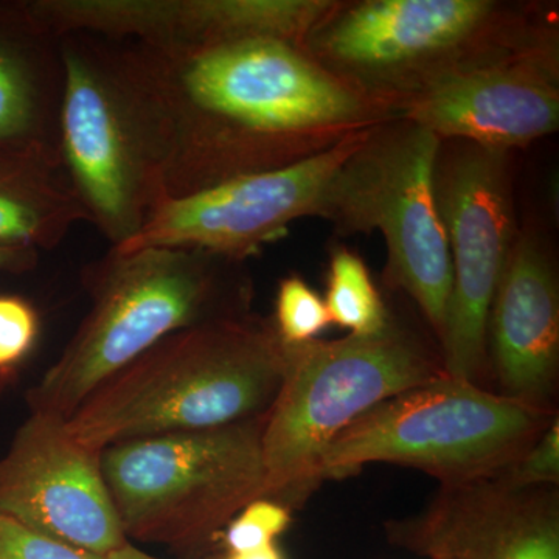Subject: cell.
Here are the masks:
<instances>
[{"label": "cell", "instance_id": "cell-12", "mask_svg": "<svg viewBox=\"0 0 559 559\" xmlns=\"http://www.w3.org/2000/svg\"><path fill=\"white\" fill-rule=\"evenodd\" d=\"M498 7L488 0H369L336 11L308 36L305 50L340 79L395 83L455 57L491 28ZM364 92V91H362Z\"/></svg>", "mask_w": 559, "mask_h": 559}, {"label": "cell", "instance_id": "cell-3", "mask_svg": "<svg viewBox=\"0 0 559 559\" xmlns=\"http://www.w3.org/2000/svg\"><path fill=\"white\" fill-rule=\"evenodd\" d=\"M241 261L189 248H110L81 272L92 307L27 392L28 409L66 421L114 373L178 331L246 316Z\"/></svg>", "mask_w": 559, "mask_h": 559}, {"label": "cell", "instance_id": "cell-7", "mask_svg": "<svg viewBox=\"0 0 559 559\" xmlns=\"http://www.w3.org/2000/svg\"><path fill=\"white\" fill-rule=\"evenodd\" d=\"M543 418L539 407L443 373L342 430L320 460L318 480L341 479L373 462L415 466L444 481L498 476L528 450Z\"/></svg>", "mask_w": 559, "mask_h": 559}, {"label": "cell", "instance_id": "cell-19", "mask_svg": "<svg viewBox=\"0 0 559 559\" xmlns=\"http://www.w3.org/2000/svg\"><path fill=\"white\" fill-rule=\"evenodd\" d=\"M331 323L325 301L304 280H282L275 301V331L283 344L314 341Z\"/></svg>", "mask_w": 559, "mask_h": 559}, {"label": "cell", "instance_id": "cell-26", "mask_svg": "<svg viewBox=\"0 0 559 559\" xmlns=\"http://www.w3.org/2000/svg\"><path fill=\"white\" fill-rule=\"evenodd\" d=\"M106 559H160V558L151 557V555L146 554V551H142V550L138 549V547L132 546L131 543H128L127 546L121 547V549L112 551V554H110L109 557H106ZM207 559H218V558H207Z\"/></svg>", "mask_w": 559, "mask_h": 559}, {"label": "cell", "instance_id": "cell-8", "mask_svg": "<svg viewBox=\"0 0 559 559\" xmlns=\"http://www.w3.org/2000/svg\"><path fill=\"white\" fill-rule=\"evenodd\" d=\"M440 148L436 134L409 120L371 130L331 180L318 216L344 234L380 230L390 278L417 301L441 337L452 271L433 187Z\"/></svg>", "mask_w": 559, "mask_h": 559}, {"label": "cell", "instance_id": "cell-24", "mask_svg": "<svg viewBox=\"0 0 559 559\" xmlns=\"http://www.w3.org/2000/svg\"><path fill=\"white\" fill-rule=\"evenodd\" d=\"M39 253L25 246H0V274H25L35 270Z\"/></svg>", "mask_w": 559, "mask_h": 559}, {"label": "cell", "instance_id": "cell-1", "mask_svg": "<svg viewBox=\"0 0 559 559\" xmlns=\"http://www.w3.org/2000/svg\"><path fill=\"white\" fill-rule=\"evenodd\" d=\"M127 44L159 121L168 200L311 156L314 138L358 131L373 105L286 40L186 51Z\"/></svg>", "mask_w": 559, "mask_h": 559}, {"label": "cell", "instance_id": "cell-20", "mask_svg": "<svg viewBox=\"0 0 559 559\" xmlns=\"http://www.w3.org/2000/svg\"><path fill=\"white\" fill-rule=\"evenodd\" d=\"M290 524L285 503L261 498L253 500L224 528L221 543L227 554H245L272 546Z\"/></svg>", "mask_w": 559, "mask_h": 559}, {"label": "cell", "instance_id": "cell-11", "mask_svg": "<svg viewBox=\"0 0 559 559\" xmlns=\"http://www.w3.org/2000/svg\"><path fill=\"white\" fill-rule=\"evenodd\" d=\"M0 513L105 558L130 543L103 477L102 451L43 412H31L0 459Z\"/></svg>", "mask_w": 559, "mask_h": 559}, {"label": "cell", "instance_id": "cell-25", "mask_svg": "<svg viewBox=\"0 0 559 559\" xmlns=\"http://www.w3.org/2000/svg\"><path fill=\"white\" fill-rule=\"evenodd\" d=\"M221 559H286L283 551L278 549L277 544L263 547V549L245 551V554H226Z\"/></svg>", "mask_w": 559, "mask_h": 559}, {"label": "cell", "instance_id": "cell-15", "mask_svg": "<svg viewBox=\"0 0 559 559\" xmlns=\"http://www.w3.org/2000/svg\"><path fill=\"white\" fill-rule=\"evenodd\" d=\"M496 366L506 395L538 407L557 374V278L538 242H514L489 312Z\"/></svg>", "mask_w": 559, "mask_h": 559}, {"label": "cell", "instance_id": "cell-2", "mask_svg": "<svg viewBox=\"0 0 559 559\" xmlns=\"http://www.w3.org/2000/svg\"><path fill=\"white\" fill-rule=\"evenodd\" d=\"M285 373L271 323L249 316L170 334L114 373L66 421L92 450L266 417Z\"/></svg>", "mask_w": 559, "mask_h": 559}, {"label": "cell", "instance_id": "cell-14", "mask_svg": "<svg viewBox=\"0 0 559 559\" xmlns=\"http://www.w3.org/2000/svg\"><path fill=\"white\" fill-rule=\"evenodd\" d=\"M388 533L393 546L429 559H559L558 500L498 476L444 481L425 513Z\"/></svg>", "mask_w": 559, "mask_h": 559}, {"label": "cell", "instance_id": "cell-27", "mask_svg": "<svg viewBox=\"0 0 559 559\" xmlns=\"http://www.w3.org/2000/svg\"><path fill=\"white\" fill-rule=\"evenodd\" d=\"M223 28H224V0H223ZM224 44H226V33H224Z\"/></svg>", "mask_w": 559, "mask_h": 559}, {"label": "cell", "instance_id": "cell-6", "mask_svg": "<svg viewBox=\"0 0 559 559\" xmlns=\"http://www.w3.org/2000/svg\"><path fill=\"white\" fill-rule=\"evenodd\" d=\"M285 373L261 432L266 499L293 500L318 484L331 441L382 401L443 374L392 329L377 336L283 344Z\"/></svg>", "mask_w": 559, "mask_h": 559}, {"label": "cell", "instance_id": "cell-23", "mask_svg": "<svg viewBox=\"0 0 559 559\" xmlns=\"http://www.w3.org/2000/svg\"><path fill=\"white\" fill-rule=\"evenodd\" d=\"M559 421L555 419L535 447L530 448L511 465L506 477L514 487L535 488L558 481Z\"/></svg>", "mask_w": 559, "mask_h": 559}, {"label": "cell", "instance_id": "cell-9", "mask_svg": "<svg viewBox=\"0 0 559 559\" xmlns=\"http://www.w3.org/2000/svg\"><path fill=\"white\" fill-rule=\"evenodd\" d=\"M433 187L452 271L441 334L443 373L473 382L485 358L492 301L516 242L506 151L466 143L443 159L439 154Z\"/></svg>", "mask_w": 559, "mask_h": 559}, {"label": "cell", "instance_id": "cell-10", "mask_svg": "<svg viewBox=\"0 0 559 559\" xmlns=\"http://www.w3.org/2000/svg\"><path fill=\"white\" fill-rule=\"evenodd\" d=\"M370 131L349 132L329 148L285 167L167 200L130 242L114 249L189 248L242 261L277 240L293 221L319 215L331 180Z\"/></svg>", "mask_w": 559, "mask_h": 559}, {"label": "cell", "instance_id": "cell-17", "mask_svg": "<svg viewBox=\"0 0 559 559\" xmlns=\"http://www.w3.org/2000/svg\"><path fill=\"white\" fill-rule=\"evenodd\" d=\"M86 221L62 162L0 151V246L50 250Z\"/></svg>", "mask_w": 559, "mask_h": 559}, {"label": "cell", "instance_id": "cell-16", "mask_svg": "<svg viewBox=\"0 0 559 559\" xmlns=\"http://www.w3.org/2000/svg\"><path fill=\"white\" fill-rule=\"evenodd\" d=\"M61 36L28 0L0 2V151L61 160Z\"/></svg>", "mask_w": 559, "mask_h": 559}, {"label": "cell", "instance_id": "cell-13", "mask_svg": "<svg viewBox=\"0 0 559 559\" xmlns=\"http://www.w3.org/2000/svg\"><path fill=\"white\" fill-rule=\"evenodd\" d=\"M404 117L441 139L506 151L558 130L554 73L532 57L460 66L419 84L401 102Z\"/></svg>", "mask_w": 559, "mask_h": 559}, {"label": "cell", "instance_id": "cell-5", "mask_svg": "<svg viewBox=\"0 0 559 559\" xmlns=\"http://www.w3.org/2000/svg\"><path fill=\"white\" fill-rule=\"evenodd\" d=\"M264 417L164 433L102 451V473L128 540L204 550L253 500L266 498Z\"/></svg>", "mask_w": 559, "mask_h": 559}, {"label": "cell", "instance_id": "cell-4", "mask_svg": "<svg viewBox=\"0 0 559 559\" xmlns=\"http://www.w3.org/2000/svg\"><path fill=\"white\" fill-rule=\"evenodd\" d=\"M61 51L62 167L87 223L121 248L168 200L156 110L123 40L68 33Z\"/></svg>", "mask_w": 559, "mask_h": 559}, {"label": "cell", "instance_id": "cell-22", "mask_svg": "<svg viewBox=\"0 0 559 559\" xmlns=\"http://www.w3.org/2000/svg\"><path fill=\"white\" fill-rule=\"evenodd\" d=\"M0 559H106L24 527L0 513Z\"/></svg>", "mask_w": 559, "mask_h": 559}, {"label": "cell", "instance_id": "cell-21", "mask_svg": "<svg viewBox=\"0 0 559 559\" xmlns=\"http://www.w3.org/2000/svg\"><path fill=\"white\" fill-rule=\"evenodd\" d=\"M39 331V314L31 301L0 294V380L16 373L35 348Z\"/></svg>", "mask_w": 559, "mask_h": 559}, {"label": "cell", "instance_id": "cell-18", "mask_svg": "<svg viewBox=\"0 0 559 559\" xmlns=\"http://www.w3.org/2000/svg\"><path fill=\"white\" fill-rule=\"evenodd\" d=\"M325 307L331 322L369 337L389 329L388 314L370 272L356 253L340 249L330 263Z\"/></svg>", "mask_w": 559, "mask_h": 559}]
</instances>
